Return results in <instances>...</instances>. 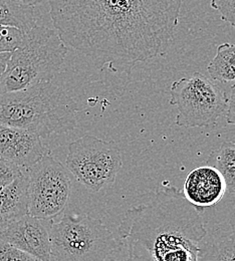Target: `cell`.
<instances>
[{
	"instance_id": "18",
	"label": "cell",
	"mask_w": 235,
	"mask_h": 261,
	"mask_svg": "<svg viewBox=\"0 0 235 261\" xmlns=\"http://www.w3.org/2000/svg\"><path fill=\"white\" fill-rule=\"evenodd\" d=\"M210 5L223 21L235 28V0H211Z\"/></svg>"
},
{
	"instance_id": "11",
	"label": "cell",
	"mask_w": 235,
	"mask_h": 261,
	"mask_svg": "<svg viewBox=\"0 0 235 261\" xmlns=\"http://www.w3.org/2000/svg\"><path fill=\"white\" fill-rule=\"evenodd\" d=\"M225 193L226 184L222 174L209 165L192 170L183 185V194L200 212L218 204Z\"/></svg>"
},
{
	"instance_id": "9",
	"label": "cell",
	"mask_w": 235,
	"mask_h": 261,
	"mask_svg": "<svg viewBox=\"0 0 235 261\" xmlns=\"http://www.w3.org/2000/svg\"><path fill=\"white\" fill-rule=\"evenodd\" d=\"M54 220L27 214L0 231V239L34 256L50 260V226Z\"/></svg>"
},
{
	"instance_id": "1",
	"label": "cell",
	"mask_w": 235,
	"mask_h": 261,
	"mask_svg": "<svg viewBox=\"0 0 235 261\" xmlns=\"http://www.w3.org/2000/svg\"><path fill=\"white\" fill-rule=\"evenodd\" d=\"M67 46L106 62L134 64L166 54L182 0H48Z\"/></svg>"
},
{
	"instance_id": "15",
	"label": "cell",
	"mask_w": 235,
	"mask_h": 261,
	"mask_svg": "<svg viewBox=\"0 0 235 261\" xmlns=\"http://www.w3.org/2000/svg\"><path fill=\"white\" fill-rule=\"evenodd\" d=\"M212 81L219 83L235 82V44L222 43L207 66Z\"/></svg>"
},
{
	"instance_id": "23",
	"label": "cell",
	"mask_w": 235,
	"mask_h": 261,
	"mask_svg": "<svg viewBox=\"0 0 235 261\" xmlns=\"http://www.w3.org/2000/svg\"><path fill=\"white\" fill-rule=\"evenodd\" d=\"M22 3L27 4V5H30V6H35L37 4H40V3H43L44 1H47V0H20Z\"/></svg>"
},
{
	"instance_id": "24",
	"label": "cell",
	"mask_w": 235,
	"mask_h": 261,
	"mask_svg": "<svg viewBox=\"0 0 235 261\" xmlns=\"http://www.w3.org/2000/svg\"><path fill=\"white\" fill-rule=\"evenodd\" d=\"M229 225H230V227H231V230H232L233 235H234L235 237V214L230 218V220H229Z\"/></svg>"
},
{
	"instance_id": "16",
	"label": "cell",
	"mask_w": 235,
	"mask_h": 261,
	"mask_svg": "<svg viewBox=\"0 0 235 261\" xmlns=\"http://www.w3.org/2000/svg\"><path fill=\"white\" fill-rule=\"evenodd\" d=\"M206 164L222 174L226 192L235 194V142H224L218 149L212 151Z\"/></svg>"
},
{
	"instance_id": "14",
	"label": "cell",
	"mask_w": 235,
	"mask_h": 261,
	"mask_svg": "<svg viewBox=\"0 0 235 261\" xmlns=\"http://www.w3.org/2000/svg\"><path fill=\"white\" fill-rule=\"evenodd\" d=\"M0 24L28 33L36 25L34 6L27 5L20 0H0Z\"/></svg>"
},
{
	"instance_id": "3",
	"label": "cell",
	"mask_w": 235,
	"mask_h": 261,
	"mask_svg": "<svg viewBox=\"0 0 235 261\" xmlns=\"http://www.w3.org/2000/svg\"><path fill=\"white\" fill-rule=\"evenodd\" d=\"M77 111L74 99L53 81L0 94V125L29 130L40 138L73 130Z\"/></svg>"
},
{
	"instance_id": "19",
	"label": "cell",
	"mask_w": 235,
	"mask_h": 261,
	"mask_svg": "<svg viewBox=\"0 0 235 261\" xmlns=\"http://www.w3.org/2000/svg\"><path fill=\"white\" fill-rule=\"evenodd\" d=\"M8 260H35V258L12 244L0 239V261Z\"/></svg>"
},
{
	"instance_id": "20",
	"label": "cell",
	"mask_w": 235,
	"mask_h": 261,
	"mask_svg": "<svg viewBox=\"0 0 235 261\" xmlns=\"http://www.w3.org/2000/svg\"><path fill=\"white\" fill-rule=\"evenodd\" d=\"M23 169L0 158V190L16 179Z\"/></svg>"
},
{
	"instance_id": "17",
	"label": "cell",
	"mask_w": 235,
	"mask_h": 261,
	"mask_svg": "<svg viewBox=\"0 0 235 261\" xmlns=\"http://www.w3.org/2000/svg\"><path fill=\"white\" fill-rule=\"evenodd\" d=\"M24 33L19 29L0 24V53H12L21 43Z\"/></svg>"
},
{
	"instance_id": "6",
	"label": "cell",
	"mask_w": 235,
	"mask_h": 261,
	"mask_svg": "<svg viewBox=\"0 0 235 261\" xmlns=\"http://www.w3.org/2000/svg\"><path fill=\"white\" fill-rule=\"evenodd\" d=\"M170 105L178 110L176 125L202 128L215 125L227 109V96L221 87L200 72H193L170 88Z\"/></svg>"
},
{
	"instance_id": "4",
	"label": "cell",
	"mask_w": 235,
	"mask_h": 261,
	"mask_svg": "<svg viewBox=\"0 0 235 261\" xmlns=\"http://www.w3.org/2000/svg\"><path fill=\"white\" fill-rule=\"evenodd\" d=\"M67 47L56 30L35 25L11 53L0 77V94L53 81L67 57Z\"/></svg>"
},
{
	"instance_id": "8",
	"label": "cell",
	"mask_w": 235,
	"mask_h": 261,
	"mask_svg": "<svg viewBox=\"0 0 235 261\" xmlns=\"http://www.w3.org/2000/svg\"><path fill=\"white\" fill-rule=\"evenodd\" d=\"M25 170L29 178V214L55 220L65 211L69 201V171L49 153Z\"/></svg>"
},
{
	"instance_id": "7",
	"label": "cell",
	"mask_w": 235,
	"mask_h": 261,
	"mask_svg": "<svg viewBox=\"0 0 235 261\" xmlns=\"http://www.w3.org/2000/svg\"><path fill=\"white\" fill-rule=\"evenodd\" d=\"M67 170L92 192L113 184L123 167L122 152L114 141L85 135L68 145Z\"/></svg>"
},
{
	"instance_id": "13",
	"label": "cell",
	"mask_w": 235,
	"mask_h": 261,
	"mask_svg": "<svg viewBox=\"0 0 235 261\" xmlns=\"http://www.w3.org/2000/svg\"><path fill=\"white\" fill-rule=\"evenodd\" d=\"M198 260H235V237L229 222L207 230L199 243Z\"/></svg>"
},
{
	"instance_id": "21",
	"label": "cell",
	"mask_w": 235,
	"mask_h": 261,
	"mask_svg": "<svg viewBox=\"0 0 235 261\" xmlns=\"http://www.w3.org/2000/svg\"><path fill=\"white\" fill-rule=\"evenodd\" d=\"M227 116L226 122L229 125L235 126V84L230 88V94L227 98Z\"/></svg>"
},
{
	"instance_id": "22",
	"label": "cell",
	"mask_w": 235,
	"mask_h": 261,
	"mask_svg": "<svg viewBox=\"0 0 235 261\" xmlns=\"http://www.w3.org/2000/svg\"><path fill=\"white\" fill-rule=\"evenodd\" d=\"M11 53H0V77L6 67L8 60L10 59Z\"/></svg>"
},
{
	"instance_id": "10",
	"label": "cell",
	"mask_w": 235,
	"mask_h": 261,
	"mask_svg": "<svg viewBox=\"0 0 235 261\" xmlns=\"http://www.w3.org/2000/svg\"><path fill=\"white\" fill-rule=\"evenodd\" d=\"M49 153L41 138L32 132L0 125V158L27 169Z\"/></svg>"
},
{
	"instance_id": "2",
	"label": "cell",
	"mask_w": 235,
	"mask_h": 261,
	"mask_svg": "<svg viewBox=\"0 0 235 261\" xmlns=\"http://www.w3.org/2000/svg\"><path fill=\"white\" fill-rule=\"evenodd\" d=\"M206 232L201 212L175 186L129 209L118 228L129 260L197 261Z\"/></svg>"
},
{
	"instance_id": "12",
	"label": "cell",
	"mask_w": 235,
	"mask_h": 261,
	"mask_svg": "<svg viewBox=\"0 0 235 261\" xmlns=\"http://www.w3.org/2000/svg\"><path fill=\"white\" fill-rule=\"evenodd\" d=\"M29 178L27 170L0 190V231L29 214Z\"/></svg>"
},
{
	"instance_id": "5",
	"label": "cell",
	"mask_w": 235,
	"mask_h": 261,
	"mask_svg": "<svg viewBox=\"0 0 235 261\" xmlns=\"http://www.w3.org/2000/svg\"><path fill=\"white\" fill-rule=\"evenodd\" d=\"M119 247L101 220L87 214L66 213L50 226V260H107Z\"/></svg>"
}]
</instances>
